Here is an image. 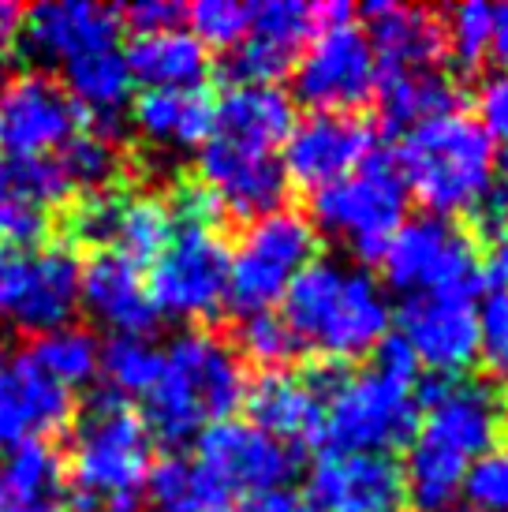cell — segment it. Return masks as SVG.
Wrapping results in <instances>:
<instances>
[{"label": "cell", "instance_id": "29", "mask_svg": "<svg viewBox=\"0 0 508 512\" xmlns=\"http://www.w3.org/2000/svg\"><path fill=\"white\" fill-rule=\"evenodd\" d=\"M131 72H127V60L120 49H98V53H86L64 64V90H68L75 105L83 101L94 113L101 116V135L113 139V116L116 109L131 98Z\"/></svg>", "mask_w": 508, "mask_h": 512}, {"label": "cell", "instance_id": "52", "mask_svg": "<svg viewBox=\"0 0 508 512\" xmlns=\"http://www.w3.org/2000/svg\"><path fill=\"white\" fill-rule=\"evenodd\" d=\"M19 19H23V12L15 4H0V53H8L19 38Z\"/></svg>", "mask_w": 508, "mask_h": 512}, {"label": "cell", "instance_id": "8", "mask_svg": "<svg viewBox=\"0 0 508 512\" xmlns=\"http://www.w3.org/2000/svg\"><path fill=\"white\" fill-rule=\"evenodd\" d=\"M411 389L415 385L393 382L374 367L352 374L325 404L322 438L333 445V453H389L408 445L419 434V404Z\"/></svg>", "mask_w": 508, "mask_h": 512}, {"label": "cell", "instance_id": "47", "mask_svg": "<svg viewBox=\"0 0 508 512\" xmlns=\"http://www.w3.org/2000/svg\"><path fill=\"white\" fill-rule=\"evenodd\" d=\"M479 113H482L479 124L486 128V135L508 143V75H494V79L482 83Z\"/></svg>", "mask_w": 508, "mask_h": 512}, {"label": "cell", "instance_id": "24", "mask_svg": "<svg viewBox=\"0 0 508 512\" xmlns=\"http://www.w3.org/2000/svg\"><path fill=\"white\" fill-rule=\"evenodd\" d=\"M247 415L251 427L269 434V438L284 441L296 449L299 441L322 438L325 408L311 397V389L299 382V374L288 370H266L258 382L247 389Z\"/></svg>", "mask_w": 508, "mask_h": 512}, {"label": "cell", "instance_id": "17", "mask_svg": "<svg viewBox=\"0 0 508 512\" xmlns=\"http://www.w3.org/2000/svg\"><path fill=\"white\" fill-rule=\"evenodd\" d=\"M198 184L210 187L221 210L240 221H258L281 210L288 195V176L277 154H258L213 135L198 150Z\"/></svg>", "mask_w": 508, "mask_h": 512}, {"label": "cell", "instance_id": "6", "mask_svg": "<svg viewBox=\"0 0 508 512\" xmlns=\"http://www.w3.org/2000/svg\"><path fill=\"white\" fill-rule=\"evenodd\" d=\"M318 243V228L296 210H273L258 217L228 258V303L243 318L273 311L292 277L314 262Z\"/></svg>", "mask_w": 508, "mask_h": 512}, {"label": "cell", "instance_id": "2", "mask_svg": "<svg viewBox=\"0 0 508 512\" xmlns=\"http://www.w3.org/2000/svg\"><path fill=\"white\" fill-rule=\"evenodd\" d=\"M284 326L296 344H311L329 359H355L374 352L389 333L393 311L367 270H344L340 262L314 258L284 288Z\"/></svg>", "mask_w": 508, "mask_h": 512}, {"label": "cell", "instance_id": "48", "mask_svg": "<svg viewBox=\"0 0 508 512\" xmlns=\"http://www.w3.org/2000/svg\"><path fill=\"white\" fill-rule=\"evenodd\" d=\"M120 19H127L139 34H157V30L180 27L184 8L172 4V0H135V4H127L124 12H120Z\"/></svg>", "mask_w": 508, "mask_h": 512}, {"label": "cell", "instance_id": "49", "mask_svg": "<svg viewBox=\"0 0 508 512\" xmlns=\"http://www.w3.org/2000/svg\"><path fill=\"white\" fill-rule=\"evenodd\" d=\"M479 288L508 292V232L490 236L479 251Z\"/></svg>", "mask_w": 508, "mask_h": 512}, {"label": "cell", "instance_id": "23", "mask_svg": "<svg viewBox=\"0 0 508 512\" xmlns=\"http://www.w3.org/2000/svg\"><path fill=\"white\" fill-rule=\"evenodd\" d=\"M296 128V101L281 86H232L213 101V139L273 154Z\"/></svg>", "mask_w": 508, "mask_h": 512}, {"label": "cell", "instance_id": "15", "mask_svg": "<svg viewBox=\"0 0 508 512\" xmlns=\"http://www.w3.org/2000/svg\"><path fill=\"white\" fill-rule=\"evenodd\" d=\"M79 105L64 83L45 72H23L0 94V139L12 157H49L79 135Z\"/></svg>", "mask_w": 508, "mask_h": 512}, {"label": "cell", "instance_id": "1", "mask_svg": "<svg viewBox=\"0 0 508 512\" xmlns=\"http://www.w3.org/2000/svg\"><path fill=\"white\" fill-rule=\"evenodd\" d=\"M247 397L240 352L213 329H184L165 348L157 385L142 397V427L165 445H184L221 423Z\"/></svg>", "mask_w": 508, "mask_h": 512}, {"label": "cell", "instance_id": "39", "mask_svg": "<svg viewBox=\"0 0 508 512\" xmlns=\"http://www.w3.org/2000/svg\"><path fill=\"white\" fill-rule=\"evenodd\" d=\"M240 348L243 356L262 363L266 370H281L288 359L296 356V337L292 329L284 326L281 314L262 311V314H247L240 326Z\"/></svg>", "mask_w": 508, "mask_h": 512}, {"label": "cell", "instance_id": "20", "mask_svg": "<svg viewBox=\"0 0 508 512\" xmlns=\"http://www.w3.org/2000/svg\"><path fill=\"white\" fill-rule=\"evenodd\" d=\"M71 419V389L45 378L27 356L0 367V445L15 449L57 434Z\"/></svg>", "mask_w": 508, "mask_h": 512}, {"label": "cell", "instance_id": "4", "mask_svg": "<svg viewBox=\"0 0 508 512\" xmlns=\"http://www.w3.org/2000/svg\"><path fill=\"white\" fill-rule=\"evenodd\" d=\"M404 187L423 202L430 217L475 210L494 187L497 150L479 120L445 113L404 135L396 150Z\"/></svg>", "mask_w": 508, "mask_h": 512}, {"label": "cell", "instance_id": "9", "mask_svg": "<svg viewBox=\"0 0 508 512\" xmlns=\"http://www.w3.org/2000/svg\"><path fill=\"white\" fill-rule=\"evenodd\" d=\"M419 404V441L464 456H482L497 449V438L508 430V400L494 382L482 378H441L430 374L411 393Z\"/></svg>", "mask_w": 508, "mask_h": 512}, {"label": "cell", "instance_id": "21", "mask_svg": "<svg viewBox=\"0 0 508 512\" xmlns=\"http://www.w3.org/2000/svg\"><path fill=\"white\" fill-rule=\"evenodd\" d=\"M79 303L98 322L127 337H146L157 322L139 266H131L116 251H98L86 266H79Z\"/></svg>", "mask_w": 508, "mask_h": 512}, {"label": "cell", "instance_id": "37", "mask_svg": "<svg viewBox=\"0 0 508 512\" xmlns=\"http://www.w3.org/2000/svg\"><path fill=\"white\" fill-rule=\"evenodd\" d=\"M292 64H296L292 53H284V49L262 42V38L243 34L240 42L228 49L225 79L232 86H277L281 75L292 72Z\"/></svg>", "mask_w": 508, "mask_h": 512}, {"label": "cell", "instance_id": "28", "mask_svg": "<svg viewBox=\"0 0 508 512\" xmlns=\"http://www.w3.org/2000/svg\"><path fill=\"white\" fill-rule=\"evenodd\" d=\"M146 498L154 512H228V490L198 460L165 456L146 471Z\"/></svg>", "mask_w": 508, "mask_h": 512}, {"label": "cell", "instance_id": "32", "mask_svg": "<svg viewBox=\"0 0 508 512\" xmlns=\"http://www.w3.org/2000/svg\"><path fill=\"white\" fill-rule=\"evenodd\" d=\"M23 356L42 370L45 378H53L57 385L71 389V385H83L94 378L98 370V341L90 329L79 326H60L49 333H38Z\"/></svg>", "mask_w": 508, "mask_h": 512}, {"label": "cell", "instance_id": "3", "mask_svg": "<svg viewBox=\"0 0 508 512\" xmlns=\"http://www.w3.org/2000/svg\"><path fill=\"white\" fill-rule=\"evenodd\" d=\"M150 471V434L120 393L98 389L86 400L75 449V512H139V490Z\"/></svg>", "mask_w": 508, "mask_h": 512}, {"label": "cell", "instance_id": "50", "mask_svg": "<svg viewBox=\"0 0 508 512\" xmlns=\"http://www.w3.org/2000/svg\"><path fill=\"white\" fill-rule=\"evenodd\" d=\"M228 512H318L311 498L292 494V490H266V494H251L243 498L236 509Z\"/></svg>", "mask_w": 508, "mask_h": 512}, {"label": "cell", "instance_id": "54", "mask_svg": "<svg viewBox=\"0 0 508 512\" xmlns=\"http://www.w3.org/2000/svg\"><path fill=\"white\" fill-rule=\"evenodd\" d=\"M4 363H8V341L0 337V367H4Z\"/></svg>", "mask_w": 508, "mask_h": 512}, {"label": "cell", "instance_id": "40", "mask_svg": "<svg viewBox=\"0 0 508 512\" xmlns=\"http://www.w3.org/2000/svg\"><path fill=\"white\" fill-rule=\"evenodd\" d=\"M460 494L475 512H508V445H497L467 464Z\"/></svg>", "mask_w": 508, "mask_h": 512}, {"label": "cell", "instance_id": "26", "mask_svg": "<svg viewBox=\"0 0 508 512\" xmlns=\"http://www.w3.org/2000/svg\"><path fill=\"white\" fill-rule=\"evenodd\" d=\"M135 128L165 146H202L213 131V98L206 90H142Z\"/></svg>", "mask_w": 508, "mask_h": 512}, {"label": "cell", "instance_id": "12", "mask_svg": "<svg viewBox=\"0 0 508 512\" xmlns=\"http://www.w3.org/2000/svg\"><path fill=\"white\" fill-rule=\"evenodd\" d=\"M378 64L367 42V30L329 27L314 34L311 49L296 68V98L318 113H348L374 98Z\"/></svg>", "mask_w": 508, "mask_h": 512}, {"label": "cell", "instance_id": "27", "mask_svg": "<svg viewBox=\"0 0 508 512\" xmlns=\"http://www.w3.org/2000/svg\"><path fill=\"white\" fill-rule=\"evenodd\" d=\"M374 94H378L381 120L389 131L419 128L434 116L452 113V105L460 98L452 79H445L434 68H426V72H378Z\"/></svg>", "mask_w": 508, "mask_h": 512}, {"label": "cell", "instance_id": "46", "mask_svg": "<svg viewBox=\"0 0 508 512\" xmlns=\"http://www.w3.org/2000/svg\"><path fill=\"white\" fill-rule=\"evenodd\" d=\"M370 359H374V370L385 374V378H393V382L415 385V378H419V359H415V352H411L400 333H385L374 344V356Z\"/></svg>", "mask_w": 508, "mask_h": 512}, {"label": "cell", "instance_id": "16", "mask_svg": "<svg viewBox=\"0 0 508 512\" xmlns=\"http://www.w3.org/2000/svg\"><path fill=\"white\" fill-rule=\"evenodd\" d=\"M311 501L318 512H411L404 468L393 453H333L311 468Z\"/></svg>", "mask_w": 508, "mask_h": 512}, {"label": "cell", "instance_id": "19", "mask_svg": "<svg viewBox=\"0 0 508 512\" xmlns=\"http://www.w3.org/2000/svg\"><path fill=\"white\" fill-rule=\"evenodd\" d=\"M120 12L94 0H45L19 19V42L42 60L68 64L75 57L113 49L120 38Z\"/></svg>", "mask_w": 508, "mask_h": 512}, {"label": "cell", "instance_id": "42", "mask_svg": "<svg viewBox=\"0 0 508 512\" xmlns=\"http://www.w3.org/2000/svg\"><path fill=\"white\" fill-rule=\"evenodd\" d=\"M120 195L124 191H90L68 210V236L86 247H109L113 243L116 214H120Z\"/></svg>", "mask_w": 508, "mask_h": 512}, {"label": "cell", "instance_id": "53", "mask_svg": "<svg viewBox=\"0 0 508 512\" xmlns=\"http://www.w3.org/2000/svg\"><path fill=\"white\" fill-rule=\"evenodd\" d=\"M490 45H494V53L508 64V4L505 8H494V38H490Z\"/></svg>", "mask_w": 508, "mask_h": 512}, {"label": "cell", "instance_id": "31", "mask_svg": "<svg viewBox=\"0 0 508 512\" xmlns=\"http://www.w3.org/2000/svg\"><path fill=\"white\" fill-rule=\"evenodd\" d=\"M172 240V214L169 206L154 195H120V214L113 228L116 255L127 258L131 266L139 262H157V255Z\"/></svg>", "mask_w": 508, "mask_h": 512}, {"label": "cell", "instance_id": "5", "mask_svg": "<svg viewBox=\"0 0 508 512\" xmlns=\"http://www.w3.org/2000/svg\"><path fill=\"white\" fill-rule=\"evenodd\" d=\"M311 210L314 221L325 232L344 236V243H352V251L363 262H378L385 243L404 225L408 210V187L396 157L370 150L344 180L314 191Z\"/></svg>", "mask_w": 508, "mask_h": 512}, {"label": "cell", "instance_id": "35", "mask_svg": "<svg viewBox=\"0 0 508 512\" xmlns=\"http://www.w3.org/2000/svg\"><path fill=\"white\" fill-rule=\"evenodd\" d=\"M60 169L68 176L71 187H83L90 191H109L120 176V150L109 135L101 131H83V135H71L68 143L60 146Z\"/></svg>", "mask_w": 508, "mask_h": 512}, {"label": "cell", "instance_id": "55", "mask_svg": "<svg viewBox=\"0 0 508 512\" xmlns=\"http://www.w3.org/2000/svg\"><path fill=\"white\" fill-rule=\"evenodd\" d=\"M501 169H505V176H508V143H501Z\"/></svg>", "mask_w": 508, "mask_h": 512}, {"label": "cell", "instance_id": "7", "mask_svg": "<svg viewBox=\"0 0 508 512\" xmlns=\"http://www.w3.org/2000/svg\"><path fill=\"white\" fill-rule=\"evenodd\" d=\"M385 281L400 292H479V247L471 232L452 225L449 217H415L393 232L381 251Z\"/></svg>", "mask_w": 508, "mask_h": 512}, {"label": "cell", "instance_id": "22", "mask_svg": "<svg viewBox=\"0 0 508 512\" xmlns=\"http://www.w3.org/2000/svg\"><path fill=\"white\" fill-rule=\"evenodd\" d=\"M359 15L367 19V42L378 72H426L445 53V27L423 8L370 0Z\"/></svg>", "mask_w": 508, "mask_h": 512}, {"label": "cell", "instance_id": "36", "mask_svg": "<svg viewBox=\"0 0 508 512\" xmlns=\"http://www.w3.org/2000/svg\"><path fill=\"white\" fill-rule=\"evenodd\" d=\"M247 34L296 57L299 49L318 34L314 4H303V0H262V4H251Z\"/></svg>", "mask_w": 508, "mask_h": 512}, {"label": "cell", "instance_id": "18", "mask_svg": "<svg viewBox=\"0 0 508 512\" xmlns=\"http://www.w3.org/2000/svg\"><path fill=\"white\" fill-rule=\"evenodd\" d=\"M374 150V128L352 113H314L296 120L284 143V176L299 187H322L344 180Z\"/></svg>", "mask_w": 508, "mask_h": 512}, {"label": "cell", "instance_id": "10", "mask_svg": "<svg viewBox=\"0 0 508 512\" xmlns=\"http://www.w3.org/2000/svg\"><path fill=\"white\" fill-rule=\"evenodd\" d=\"M79 307V262L68 247H0V318L30 333L71 322Z\"/></svg>", "mask_w": 508, "mask_h": 512}, {"label": "cell", "instance_id": "44", "mask_svg": "<svg viewBox=\"0 0 508 512\" xmlns=\"http://www.w3.org/2000/svg\"><path fill=\"white\" fill-rule=\"evenodd\" d=\"M172 217H180L184 228H217V221L225 217L221 202L210 187H202L198 180H184L172 187V199L165 202Z\"/></svg>", "mask_w": 508, "mask_h": 512}, {"label": "cell", "instance_id": "33", "mask_svg": "<svg viewBox=\"0 0 508 512\" xmlns=\"http://www.w3.org/2000/svg\"><path fill=\"white\" fill-rule=\"evenodd\" d=\"M98 367L105 374V382L120 397H146L161 378L165 367V352L157 348L150 337H127V333H113L109 341L98 348Z\"/></svg>", "mask_w": 508, "mask_h": 512}, {"label": "cell", "instance_id": "13", "mask_svg": "<svg viewBox=\"0 0 508 512\" xmlns=\"http://www.w3.org/2000/svg\"><path fill=\"white\" fill-rule=\"evenodd\" d=\"M198 464L232 494H266L284 490L299 471V449L254 430L243 419H221L198 434Z\"/></svg>", "mask_w": 508, "mask_h": 512}, {"label": "cell", "instance_id": "51", "mask_svg": "<svg viewBox=\"0 0 508 512\" xmlns=\"http://www.w3.org/2000/svg\"><path fill=\"white\" fill-rule=\"evenodd\" d=\"M0 512H60L57 501H38V498H23L8 486L0 483Z\"/></svg>", "mask_w": 508, "mask_h": 512}, {"label": "cell", "instance_id": "41", "mask_svg": "<svg viewBox=\"0 0 508 512\" xmlns=\"http://www.w3.org/2000/svg\"><path fill=\"white\" fill-rule=\"evenodd\" d=\"M184 15L191 19V34L198 42L221 45V49H232L251 23V8L232 4V0H198V4L184 8Z\"/></svg>", "mask_w": 508, "mask_h": 512}, {"label": "cell", "instance_id": "30", "mask_svg": "<svg viewBox=\"0 0 508 512\" xmlns=\"http://www.w3.org/2000/svg\"><path fill=\"white\" fill-rule=\"evenodd\" d=\"M464 475H467L464 456L415 438V445H411L408 453V468H404L408 501L419 512H449L456 505V498H460Z\"/></svg>", "mask_w": 508, "mask_h": 512}, {"label": "cell", "instance_id": "11", "mask_svg": "<svg viewBox=\"0 0 508 512\" xmlns=\"http://www.w3.org/2000/svg\"><path fill=\"white\" fill-rule=\"evenodd\" d=\"M228 258L232 251L217 228H180L157 255L146 292L157 314L213 318L228 303Z\"/></svg>", "mask_w": 508, "mask_h": 512}, {"label": "cell", "instance_id": "38", "mask_svg": "<svg viewBox=\"0 0 508 512\" xmlns=\"http://www.w3.org/2000/svg\"><path fill=\"white\" fill-rule=\"evenodd\" d=\"M490 38H494V8L490 4L471 0V4H460L449 12L445 42H449V53L464 72L479 68L482 53L490 49Z\"/></svg>", "mask_w": 508, "mask_h": 512}, {"label": "cell", "instance_id": "25", "mask_svg": "<svg viewBox=\"0 0 508 512\" xmlns=\"http://www.w3.org/2000/svg\"><path fill=\"white\" fill-rule=\"evenodd\" d=\"M124 60L131 79L146 83V90H202L210 75L206 45L184 27L139 34Z\"/></svg>", "mask_w": 508, "mask_h": 512}, {"label": "cell", "instance_id": "45", "mask_svg": "<svg viewBox=\"0 0 508 512\" xmlns=\"http://www.w3.org/2000/svg\"><path fill=\"white\" fill-rule=\"evenodd\" d=\"M45 210L30 202L0 199V247H38L45 240Z\"/></svg>", "mask_w": 508, "mask_h": 512}, {"label": "cell", "instance_id": "43", "mask_svg": "<svg viewBox=\"0 0 508 512\" xmlns=\"http://www.w3.org/2000/svg\"><path fill=\"white\" fill-rule=\"evenodd\" d=\"M479 356L497 374H508V292H494L479 311Z\"/></svg>", "mask_w": 508, "mask_h": 512}, {"label": "cell", "instance_id": "14", "mask_svg": "<svg viewBox=\"0 0 508 512\" xmlns=\"http://www.w3.org/2000/svg\"><path fill=\"white\" fill-rule=\"evenodd\" d=\"M400 337L430 374L460 378L479 359V311L460 292H415L400 303Z\"/></svg>", "mask_w": 508, "mask_h": 512}, {"label": "cell", "instance_id": "34", "mask_svg": "<svg viewBox=\"0 0 508 512\" xmlns=\"http://www.w3.org/2000/svg\"><path fill=\"white\" fill-rule=\"evenodd\" d=\"M60 479H64V460L45 441H27L0 456V483L23 498L57 501Z\"/></svg>", "mask_w": 508, "mask_h": 512}]
</instances>
